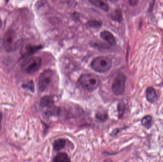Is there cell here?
I'll use <instances>...</instances> for the list:
<instances>
[{"mask_svg":"<svg viewBox=\"0 0 163 162\" xmlns=\"http://www.w3.org/2000/svg\"><path fill=\"white\" fill-rule=\"evenodd\" d=\"M78 83L85 90L92 91L99 87L100 78L95 74H84L79 78Z\"/></svg>","mask_w":163,"mask_h":162,"instance_id":"cell-1","label":"cell"},{"mask_svg":"<svg viewBox=\"0 0 163 162\" xmlns=\"http://www.w3.org/2000/svg\"><path fill=\"white\" fill-rule=\"evenodd\" d=\"M4 46L8 52L16 50L19 46L20 41L17 34L13 29H9L4 37Z\"/></svg>","mask_w":163,"mask_h":162,"instance_id":"cell-2","label":"cell"},{"mask_svg":"<svg viewBox=\"0 0 163 162\" xmlns=\"http://www.w3.org/2000/svg\"><path fill=\"white\" fill-rule=\"evenodd\" d=\"M91 66L95 72L99 73H105L111 68L112 61L107 57H98L92 60Z\"/></svg>","mask_w":163,"mask_h":162,"instance_id":"cell-3","label":"cell"},{"mask_svg":"<svg viewBox=\"0 0 163 162\" xmlns=\"http://www.w3.org/2000/svg\"><path fill=\"white\" fill-rule=\"evenodd\" d=\"M42 63V60L40 58L38 57L31 58L22 64V70L27 74H33L40 69Z\"/></svg>","mask_w":163,"mask_h":162,"instance_id":"cell-4","label":"cell"},{"mask_svg":"<svg viewBox=\"0 0 163 162\" xmlns=\"http://www.w3.org/2000/svg\"><path fill=\"white\" fill-rule=\"evenodd\" d=\"M126 77L122 73L118 74L112 84V90L114 94L120 96L123 94L126 88Z\"/></svg>","mask_w":163,"mask_h":162,"instance_id":"cell-5","label":"cell"},{"mask_svg":"<svg viewBox=\"0 0 163 162\" xmlns=\"http://www.w3.org/2000/svg\"><path fill=\"white\" fill-rule=\"evenodd\" d=\"M53 75V71L50 69L44 70L42 72L39 77L38 88L39 90L41 91L45 90L51 82Z\"/></svg>","mask_w":163,"mask_h":162,"instance_id":"cell-6","label":"cell"},{"mask_svg":"<svg viewBox=\"0 0 163 162\" xmlns=\"http://www.w3.org/2000/svg\"><path fill=\"white\" fill-rule=\"evenodd\" d=\"M40 106L42 108H47L46 113L50 112L55 107L53 98L49 96H44L41 98L40 101Z\"/></svg>","mask_w":163,"mask_h":162,"instance_id":"cell-7","label":"cell"},{"mask_svg":"<svg viewBox=\"0 0 163 162\" xmlns=\"http://www.w3.org/2000/svg\"><path fill=\"white\" fill-rule=\"evenodd\" d=\"M100 37L111 46H115L116 42V39L112 33L107 31H104L100 33Z\"/></svg>","mask_w":163,"mask_h":162,"instance_id":"cell-8","label":"cell"},{"mask_svg":"<svg viewBox=\"0 0 163 162\" xmlns=\"http://www.w3.org/2000/svg\"><path fill=\"white\" fill-rule=\"evenodd\" d=\"M146 97L148 101L151 103L156 102L158 99V96L155 89L152 87H148L146 89Z\"/></svg>","mask_w":163,"mask_h":162,"instance_id":"cell-9","label":"cell"},{"mask_svg":"<svg viewBox=\"0 0 163 162\" xmlns=\"http://www.w3.org/2000/svg\"><path fill=\"white\" fill-rule=\"evenodd\" d=\"M42 46H26L23 50H22V55L24 57L29 56L32 54L35 53L39 50L41 49Z\"/></svg>","mask_w":163,"mask_h":162,"instance_id":"cell-10","label":"cell"},{"mask_svg":"<svg viewBox=\"0 0 163 162\" xmlns=\"http://www.w3.org/2000/svg\"><path fill=\"white\" fill-rule=\"evenodd\" d=\"M89 1L92 4L105 12H107L109 10L108 5L103 0H89Z\"/></svg>","mask_w":163,"mask_h":162,"instance_id":"cell-11","label":"cell"},{"mask_svg":"<svg viewBox=\"0 0 163 162\" xmlns=\"http://www.w3.org/2000/svg\"><path fill=\"white\" fill-rule=\"evenodd\" d=\"M153 118L150 115H147L142 119L141 124L146 129H149L152 126Z\"/></svg>","mask_w":163,"mask_h":162,"instance_id":"cell-12","label":"cell"},{"mask_svg":"<svg viewBox=\"0 0 163 162\" xmlns=\"http://www.w3.org/2000/svg\"><path fill=\"white\" fill-rule=\"evenodd\" d=\"M66 141L64 139H57L54 141L53 146L55 151H60L63 149L66 145Z\"/></svg>","mask_w":163,"mask_h":162,"instance_id":"cell-13","label":"cell"},{"mask_svg":"<svg viewBox=\"0 0 163 162\" xmlns=\"http://www.w3.org/2000/svg\"><path fill=\"white\" fill-rule=\"evenodd\" d=\"M111 17L113 20L118 22H121L123 20L122 11L119 9L116 10L111 15Z\"/></svg>","mask_w":163,"mask_h":162,"instance_id":"cell-14","label":"cell"},{"mask_svg":"<svg viewBox=\"0 0 163 162\" xmlns=\"http://www.w3.org/2000/svg\"><path fill=\"white\" fill-rule=\"evenodd\" d=\"M53 161L55 162H69L70 160L66 154L60 153L55 156Z\"/></svg>","mask_w":163,"mask_h":162,"instance_id":"cell-15","label":"cell"},{"mask_svg":"<svg viewBox=\"0 0 163 162\" xmlns=\"http://www.w3.org/2000/svg\"><path fill=\"white\" fill-rule=\"evenodd\" d=\"M86 26L91 28H99L101 27L102 22L96 20H89L86 23Z\"/></svg>","mask_w":163,"mask_h":162,"instance_id":"cell-16","label":"cell"},{"mask_svg":"<svg viewBox=\"0 0 163 162\" xmlns=\"http://www.w3.org/2000/svg\"><path fill=\"white\" fill-rule=\"evenodd\" d=\"M22 87L25 89H29L32 92H34L35 91V85H34V82L32 81L29 82L27 84L23 85L22 86Z\"/></svg>","mask_w":163,"mask_h":162,"instance_id":"cell-17","label":"cell"},{"mask_svg":"<svg viewBox=\"0 0 163 162\" xmlns=\"http://www.w3.org/2000/svg\"><path fill=\"white\" fill-rule=\"evenodd\" d=\"M96 117L99 120H104V121L106 120L107 118V115H105V114L103 113H98Z\"/></svg>","mask_w":163,"mask_h":162,"instance_id":"cell-18","label":"cell"},{"mask_svg":"<svg viewBox=\"0 0 163 162\" xmlns=\"http://www.w3.org/2000/svg\"><path fill=\"white\" fill-rule=\"evenodd\" d=\"M139 0H129V4L132 6H135L138 4Z\"/></svg>","mask_w":163,"mask_h":162,"instance_id":"cell-19","label":"cell"},{"mask_svg":"<svg viewBox=\"0 0 163 162\" xmlns=\"http://www.w3.org/2000/svg\"><path fill=\"white\" fill-rule=\"evenodd\" d=\"M2 116H3L2 114H1V113H0V130H1V119H2Z\"/></svg>","mask_w":163,"mask_h":162,"instance_id":"cell-20","label":"cell"},{"mask_svg":"<svg viewBox=\"0 0 163 162\" xmlns=\"http://www.w3.org/2000/svg\"><path fill=\"white\" fill-rule=\"evenodd\" d=\"M108 1H111V2H112V3H114V2H116V1H117L118 0H108Z\"/></svg>","mask_w":163,"mask_h":162,"instance_id":"cell-21","label":"cell"},{"mask_svg":"<svg viewBox=\"0 0 163 162\" xmlns=\"http://www.w3.org/2000/svg\"><path fill=\"white\" fill-rule=\"evenodd\" d=\"M1 26H2V22L1 20L0 19V29H1Z\"/></svg>","mask_w":163,"mask_h":162,"instance_id":"cell-22","label":"cell"},{"mask_svg":"<svg viewBox=\"0 0 163 162\" xmlns=\"http://www.w3.org/2000/svg\"><path fill=\"white\" fill-rule=\"evenodd\" d=\"M9 0H5V1H6V3L7 2H8V1H9Z\"/></svg>","mask_w":163,"mask_h":162,"instance_id":"cell-23","label":"cell"}]
</instances>
